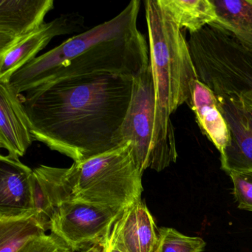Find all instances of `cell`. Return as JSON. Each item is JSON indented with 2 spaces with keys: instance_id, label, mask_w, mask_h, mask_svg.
Instances as JSON below:
<instances>
[{
  "instance_id": "1",
  "label": "cell",
  "mask_w": 252,
  "mask_h": 252,
  "mask_svg": "<svg viewBox=\"0 0 252 252\" xmlns=\"http://www.w3.org/2000/svg\"><path fill=\"white\" fill-rule=\"evenodd\" d=\"M133 78L69 79L22 95L35 141L81 162L122 146Z\"/></svg>"
},
{
  "instance_id": "6",
  "label": "cell",
  "mask_w": 252,
  "mask_h": 252,
  "mask_svg": "<svg viewBox=\"0 0 252 252\" xmlns=\"http://www.w3.org/2000/svg\"><path fill=\"white\" fill-rule=\"evenodd\" d=\"M156 92L151 67L133 79L132 98L120 131L122 146L129 144L143 172H160L175 163L178 153L162 142L156 116Z\"/></svg>"
},
{
  "instance_id": "17",
  "label": "cell",
  "mask_w": 252,
  "mask_h": 252,
  "mask_svg": "<svg viewBox=\"0 0 252 252\" xmlns=\"http://www.w3.org/2000/svg\"><path fill=\"white\" fill-rule=\"evenodd\" d=\"M46 227L37 214L0 219V252H18L29 242L45 235Z\"/></svg>"
},
{
  "instance_id": "19",
  "label": "cell",
  "mask_w": 252,
  "mask_h": 252,
  "mask_svg": "<svg viewBox=\"0 0 252 252\" xmlns=\"http://www.w3.org/2000/svg\"><path fill=\"white\" fill-rule=\"evenodd\" d=\"M234 186V197L238 207L252 212V171L228 172Z\"/></svg>"
},
{
  "instance_id": "8",
  "label": "cell",
  "mask_w": 252,
  "mask_h": 252,
  "mask_svg": "<svg viewBox=\"0 0 252 252\" xmlns=\"http://www.w3.org/2000/svg\"><path fill=\"white\" fill-rule=\"evenodd\" d=\"M84 21L78 13L62 14L0 52V82L9 83L11 77L36 58L54 37L79 32L84 28Z\"/></svg>"
},
{
  "instance_id": "2",
  "label": "cell",
  "mask_w": 252,
  "mask_h": 252,
  "mask_svg": "<svg viewBox=\"0 0 252 252\" xmlns=\"http://www.w3.org/2000/svg\"><path fill=\"white\" fill-rule=\"evenodd\" d=\"M141 1L132 0L109 21L67 39L17 72L19 94L69 79L113 74L135 78L150 67V48L138 30Z\"/></svg>"
},
{
  "instance_id": "7",
  "label": "cell",
  "mask_w": 252,
  "mask_h": 252,
  "mask_svg": "<svg viewBox=\"0 0 252 252\" xmlns=\"http://www.w3.org/2000/svg\"><path fill=\"white\" fill-rule=\"evenodd\" d=\"M125 209L79 200H64L51 211L48 229L72 252L106 244L116 220Z\"/></svg>"
},
{
  "instance_id": "11",
  "label": "cell",
  "mask_w": 252,
  "mask_h": 252,
  "mask_svg": "<svg viewBox=\"0 0 252 252\" xmlns=\"http://www.w3.org/2000/svg\"><path fill=\"white\" fill-rule=\"evenodd\" d=\"M157 240L156 222L140 199L122 212L107 243L122 252H153Z\"/></svg>"
},
{
  "instance_id": "4",
  "label": "cell",
  "mask_w": 252,
  "mask_h": 252,
  "mask_svg": "<svg viewBox=\"0 0 252 252\" xmlns=\"http://www.w3.org/2000/svg\"><path fill=\"white\" fill-rule=\"evenodd\" d=\"M144 8L158 130L165 143L174 144L176 140L171 115L189 103L198 77L182 29L158 0H146Z\"/></svg>"
},
{
  "instance_id": "13",
  "label": "cell",
  "mask_w": 252,
  "mask_h": 252,
  "mask_svg": "<svg viewBox=\"0 0 252 252\" xmlns=\"http://www.w3.org/2000/svg\"><path fill=\"white\" fill-rule=\"evenodd\" d=\"M54 8L53 0H1L0 52L41 27Z\"/></svg>"
},
{
  "instance_id": "21",
  "label": "cell",
  "mask_w": 252,
  "mask_h": 252,
  "mask_svg": "<svg viewBox=\"0 0 252 252\" xmlns=\"http://www.w3.org/2000/svg\"><path fill=\"white\" fill-rule=\"evenodd\" d=\"M79 252H105V244H94L85 248Z\"/></svg>"
},
{
  "instance_id": "12",
  "label": "cell",
  "mask_w": 252,
  "mask_h": 252,
  "mask_svg": "<svg viewBox=\"0 0 252 252\" xmlns=\"http://www.w3.org/2000/svg\"><path fill=\"white\" fill-rule=\"evenodd\" d=\"M34 141L21 94L10 83L0 82V147L20 158Z\"/></svg>"
},
{
  "instance_id": "18",
  "label": "cell",
  "mask_w": 252,
  "mask_h": 252,
  "mask_svg": "<svg viewBox=\"0 0 252 252\" xmlns=\"http://www.w3.org/2000/svg\"><path fill=\"white\" fill-rule=\"evenodd\" d=\"M205 246L200 237H189L172 228H161L153 252H203Z\"/></svg>"
},
{
  "instance_id": "3",
  "label": "cell",
  "mask_w": 252,
  "mask_h": 252,
  "mask_svg": "<svg viewBox=\"0 0 252 252\" xmlns=\"http://www.w3.org/2000/svg\"><path fill=\"white\" fill-rule=\"evenodd\" d=\"M143 173L129 144L67 169L40 165L33 169L36 214L48 227L53 208L64 200L125 209L141 199Z\"/></svg>"
},
{
  "instance_id": "5",
  "label": "cell",
  "mask_w": 252,
  "mask_h": 252,
  "mask_svg": "<svg viewBox=\"0 0 252 252\" xmlns=\"http://www.w3.org/2000/svg\"><path fill=\"white\" fill-rule=\"evenodd\" d=\"M189 34V45L198 80L218 98L252 99V51L215 26Z\"/></svg>"
},
{
  "instance_id": "22",
  "label": "cell",
  "mask_w": 252,
  "mask_h": 252,
  "mask_svg": "<svg viewBox=\"0 0 252 252\" xmlns=\"http://www.w3.org/2000/svg\"><path fill=\"white\" fill-rule=\"evenodd\" d=\"M105 252H122L119 249L112 245L106 243L105 244Z\"/></svg>"
},
{
  "instance_id": "14",
  "label": "cell",
  "mask_w": 252,
  "mask_h": 252,
  "mask_svg": "<svg viewBox=\"0 0 252 252\" xmlns=\"http://www.w3.org/2000/svg\"><path fill=\"white\" fill-rule=\"evenodd\" d=\"M189 105L195 115L200 129L223 154L231 143V133L215 94L197 80Z\"/></svg>"
},
{
  "instance_id": "20",
  "label": "cell",
  "mask_w": 252,
  "mask_h": 252,
  "mask_svg": "<svg viewBox=\"0 0 252 252\" xmlns=\"http://www.w3.org/2000/svg\"><path fill=\"white\" fill-rule=\"evenodd\" d=\"M18 252H73L60 238L51 234L29 242Z\"/></svg>"
},
{
  "instance_id": "15",
  "label": "cell",
  "mask_w": 252,
  "mask_h": 252,
  "mask_svg": "<svg viewBox=\"0 0 252 252\" xmlns=\"http://www.w3.org/2000/svg\"><path fill=\"white\" fill-rule=\"evenodd\" d=\"M218 20L212 26L234 36L252 51V0H212Z\"/></svg>"
},
{
  "instance_id": "10",
  "label": "cell",
  "mask_w": 252,
  "mask_h": 252,
  "mask_svg": "<svg viewBox=\"0 0 252 252\" xmlns=\"http://www.w3.org/2000/svg\"><path fill=\"white\" fill-rule=\"evenodd\" d=\"M36 213L33 170L20 158L0 156V219Z\"/></svg>"
},
{
  "instance_id": "16",
  "label": "cell",
  "mask_w": 252,
  "mask_h": 252,
  "mask_svg": "<svg viewBox=\"0 0 252 252\" xmlns=\"http://www.w3.org/2000/svg\"><path fill=\"white\" fill-rule=\"evenodd\" d=\"M181 29L197 33L218 20L212 0H158Z\"/></svg>"
},
{
  "instance_id": "9",
  "label": "cell",
  "mask_w": 252,
  "mask_h": 252,
  "mask_svg": "<svg viewBox=\"0 0 252 252\" xmlns=\"http://www.w3.org/2000/svg\"><path fill=\"white\" fill-rule=\"evenodd\" d=\"M218 100L231 133V143L220 156L221 168L227 173L252 171V99L231 97Z\"/></svg>"
}]
</instances>
